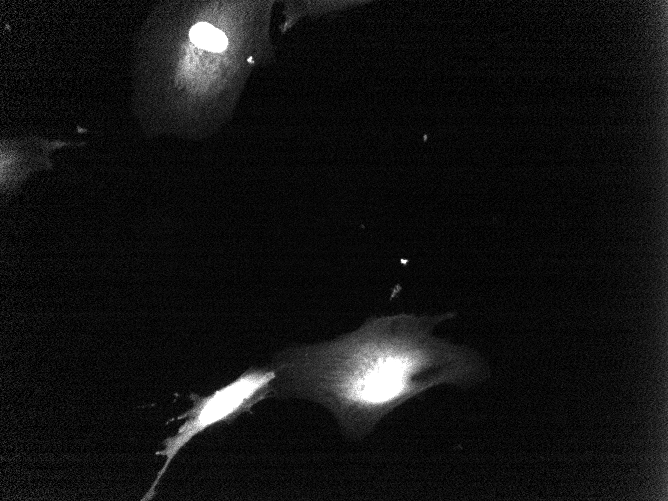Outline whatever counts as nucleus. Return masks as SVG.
Masks as SVG:
<instances>
[{"mask_svg":"<svg viewBox=\"0 0 668 501\" xmlns=\"http://www.w3.org/2000/svg\"><path fill=\"white\" fill-rule=\"evenodd\" d=\"M452 316L377 317L335 340L287 349L273 365L272 395L323 405L348 438L361 439L431 387H469L487 378L475 351L434 336V327Z\"/></svg>","mask_w":668,"mask_h":501,"instance_id":"1","label":"nucleus"},{"mask_svg":"<svg viewBox=\"0 0 668 501\" xmlns=\"http://www.w3.org/2000/svg\"><path fill=\"white\" fill-rule=\"evenodd\" d=\"M275 378L273 367L250 368L208 396L201 397L191 393L189 397L193 406L176 418L186 419L185 422L175 435L163 441L164 448L155 452L156 455L165 456L166 460L142 500H149L154 496L155 489L171 461L193 437L213 425L229 423L249 412L258 402L272 395Z\"/></svg>","mask_w":668,"mask_h":501,"instance_id":"2","label":"nucleus"},{"mask_svg":"<svg viewBox=\"0 0 668 501\" xmlns=\"http://www.w3.org/2000/svg\"><path fill=\"white\" fill-rule=\"evenodd\" d=\"M189 37L198 48L217 53L224 51L228 44L226 35L206 22L195 24L190 29Z\"/></svg>","mask_w":668,"mask_h":501,"instance_id":"3","label":"nucleus"}]
</instances>
